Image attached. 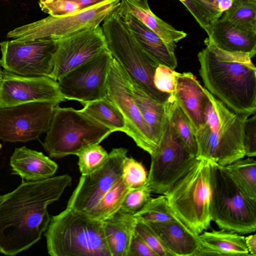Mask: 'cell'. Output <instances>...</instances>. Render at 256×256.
Wrapping results in <instances>:
<instances>
[{
	"label": "cell",
	"instance_id": "cell-41",
	"mask_svg": "<svg viewBox=\"0 0 256 256\" xmlns=\"http://www.w3.org/2000/svg\"><path fill=\"white\" fill-rule=\"evenodd\" d=\"M128 256H158L150 246L135 232L132 239Z\"/></svg>",
	"mask_w": 256,
	"mask_h": 256
},
{
	"label": "cell",
	"instance_id": "cell-6",
	"mask_svg": "<svg viewBox=\"0 0 256 256\" xmlns=\"http://www.w3.org/2000/svg\"><path fill=\"white\" fill-rule=\"evenodd\" d=\"M102 28L107 49L128 76L155 100L168 101L171 95L160 92L154 84L159 64L140 46L116 12L104 20Z\"/></svg>",
	"mask_w": 256,
	"mask_h": 256
},
{
	"label": "cell",
	"instance_id": "cell-16",
	"mask_svg": "<svg viewBox=\"0 0 256 256\" xmlns=\"http://www.w3.org/2000/svg\"><path fill=\"white\" fill-rule=\"evenodd\" d=\"M66 100L58 82L46 76H26L2 70L0 84V108L29 102L60 103Z\"/></svg>",
	"mask_w": 256,
	"mask_h": 256
},
{
	"label": "cell",
	"instance_id": "cell-17",
	"mask_svg": "<svg viewBox=\"0 0 256 256\" xmlns=\"http://www.w3.org/2000/svg\"><path fill=\"white\" fill-rule=\"evenodd\" d=\"M106 48L102 26L57 40L51 78L60 77Z\"/></svg>",
	"mask_w": 256,
	"mask_h": 256
},
{
	"label": "cell",
	"instance_id": "cell-38",
	"mask_svg": "<svg viewBox=\"0 0 256 256\" xmlns=\"http://www.w3.org/2000/svg\"><path fill=\"white\" fill-rule=\"evenodd\" d=\"M134 232L150 246L158 256H170L157 234L148 224L137 220Z\"/></svg>",
	"mask_w": 256,
	"mask_h": 256
},
{
	"label": "cell",
	"instance_id": "cell-35",
	"mask_svg": "<svg viewBox=\"0 0 256 256\" xmlns=\"http://www.w3.org/2000/svg\"><path fill=\"white\" fill-rule=\"evenodd\" d=\"M108 0H40L41 10L50 16H60L80 11Z\"/></svg>",
	"mask_w": 256,
	"mask_h": 256
},
{
	"label": "cell",
	"instance_id": "cell-23",
	"mask_svg": "<svg viewBox=\"0 0 256 256\" xmlns=\"http://www.w3.org/2000/svg\"><path fill=\"white\" fill-rule=\"evenodd\" d=\"M118 14H130L157 34L171 48L187 34L179 30L155 15L150 9L148 0H120Z\"/></svg>",
	"mask_w": 256,
	"mask_h": 256
},
{
	"label": "cell",
	"instance_id": "cell-8",
	"mask_svg": "<svg viewBox=\"0 0 256 256\" xmlns=\"http://www.w3.org/2000/svg\"><path fill=\"white\" fill-rule=\"evenodd\" d=\"M211 166V215L218 227L240 234L256 230V201L248 198L224 166Z\"/></svg>",
	"mask_w": 256,
	"mask_h": 256
},
{
	"label": "cell",
	"instance_id": "cell-30",
	"mask_svg": "<svg viewBox=\"0 0 256 256\" xmlns=\"http://www.w3.org/2000/svg\"><path fill=\"white\" fill-rule=\"evenodd\" d=\"M243 30L256 34V0H232L220 18Z\"/></svg>",
	"mask_w": 256,
	"mask_h": 256
},
{
	"label": "cell",
	"instance_id": "cell-40",
	"mask_svg": "<svg viewBox=\"0 0 256 256\" xmlns=\"http://www.w3.org/2000/svg\"><path fill=\"white\" fill-rule=\"evenodd\" d=\"M243 141L246 156H256V116H254L245 120L243 128Z\"/></svg>",
	"mask_w": 256,
	"mask_h": 256
},
{
	"label": "cell",
	"instance_id": "cell-7",
	"mask_svg": "<svg viewBox=\"0 0 256 256\" xmlns=\"http://www.w3.org/2000/svg\"><path fill=\"white\" fill-rule=\"evenodd\" d=\"M42 144L50 158H60L76 155L82 148L100 144L112 132L72 108L54 109Z\"/></svg>",
	"mask_w": 256,
	"mask_h": 256
},
{
	"label": "cell",
	"instance_id": "cell-12",
	"mask_svg": "<svg viewBox=\"0 0 256 256\" xmlns=\"http://www.w3.org/2000/svg\"><path fill=\"white\" fill-rule=\"evenodd\" d=\"M112 58L106 48L60 77L57 82L64 98L84 104L106 97L107 79Z\"/></svg>",
	"mask_w": 256,
	"mask_h": 256
},
{
	"label": "cell",
	"instance_id": "cell-45",
	"mask_svg": "<svg viewBox=\"0 0 256 256\" xmlns=\"http://www.w3.org/2000/svg\"></svg>",
	"mask_w": 256,
	"mask_h": 256
},
{
	"label": "cell",
	"instance_id": "cell-11",
	"mask_svg": "<svg viewBox=\"0 0 256 256\" xmlns=\"http://www.w3.org/2000/svg\"><path fill=\"white\" fill-rule=\"evenodd\" d=\"M56 46L57 40L53 39L2 42L0 66L18 75L51 78Z\"/></svg>",
	"mask_w": 256,
	"mask_h": 256
},
{
	"label": "cell",
	"instance_id": "cell-21",
	"mask_svg": "<svg viewBox=\"0 0 256 256\" xmlns=\"http://www.w3.org/2000/svg\"><path fill=\"white\" fill-rule=\"evenodd\" d=\"M116 14L146 53L159 64L174 70L178 64L175 50L167 45L157 34L133 16L128 14Z\"/></svg>",
	"mask_w": 256,
	"mask_h": 256
},
{
	"label": "cell",
	"instance_id": "cell-28",
	"mask_svg": "<svg viewBox=\"0 0 256 256\" xmlns=\"http://www.w3.org/2000/svg\"><path fill=\"white\" fill-rule=\"evenodd\" d=\"M130 189L120 176L104 193L88 216L102 222L110 218L120 209Z\"/></svg>",
	"mask_w": 256,
	"mask_h": 256
},
{
	"label": "cell",
	"instance_id": "cell-25",
	"mask_svg": "<svg viewBox=\"0 0 256 256\" xmlns=\"http://www.w3.org/2000/svg\"><path fill=\"white\" fill-rule=\"evenodd\" d=\"M102 222L111 256H128L137 222L134 215L120 210Z\"/></svg>",
	"mask_w": 256,
	"mask_h": 256
},
{
	"label": "cell",
	"instance_id": "cell-3",
	"mask_svg": "<svg viewBox=\"0 0 256 256\" xmlns=\"http://www.w3.org/2000/svg\"><path fill=\"white\" fill-rule=\"evenodd\" d=\"M205 114L203 128L194 134L197 158L226 166L244 158V125L250 115L234 112L210 93Z\"/></svg>",
	"mask_w": 256,
	"mask_h": 256
},
{
	"label": "cell",
	"instance_id": "cell-9",
	"mask_svg": "<svg viewBox=\"0 0 256 256\" xmlns=\"http://www.w3.org/2000/svg\"><path fill=\"white\" fill-rule=\"evenodd\" d=\"M120 0H108L86 9L60 16H49L43 19L15 28L8 38L26 41L37 39L58 40L94 28L114 13Z\"/></svg>",
	"mask_w": 256,
	"mask_h": 256
},
{
	"label": "cell",
	"instance_id": "cell-26",
	"mask_svg": "<svg viewBox=\"0 0 256 256\" xmlns=\"http://www.w3.org/2000/svg\"><path fill=\"white\" fill-rule=\"evenodd\" d=\"M200 248L196 256H252L246 247L245 236L224 230L204 232L198 235Z\"/></svg>",
	"mask_w": 256,
	"mask_h": 256
},
{
	"label": "cell",
	"instance_id": "cell-10",
	"mask_svg": "<svg viewBox=\"0 0 256 256\" xmlns=\"http://www.w3.org/2000/svg\"><path fill=\"white\" fill-rule=\"evenodd\" d=\"M150 156L146 184L152 192L160 194L168 192L198 160L168 118L157 147Z\"/></svg>",
	"mask_w": 256,
	"mask_h": 256
},
{
	"label": "cell",
	"instance_id": "cell-42",
	"mask_svg": "<svg viewBox=\"0 0 256 256\" xmlns=\"http://www.w3.org/2000/svg\"><path fill=\"white\" fill-rule=\"evenodd\" d=\"M248 250L252 256H256V234H253L245 237Z\"/></svg>",
	"mask_w": 256,
	"mask_h": 256
},
{
	"label": "cell",
	"instance_id": "cell-44",
	"mask_svg": "<svg viewBox=\"0 0 256 256\" xmlns=\"http://www.w3.org/2000/svg\"><path fill=\"white\" fill-rule=\"evenodd\" d=\"M2 68L0 66V84L1 82L2 78Z\"/></svg>",
	"mask_w": 256,
	"mask_h": 256
},
{
	"label": "cell",
	"instance_id": "cell-39",
	"mask_svg": "<svg viewBox=\"0 0 256 256\" xmlns=\"http://www.w3.org/2000/svg\"><path fill=\"white\" fill-rule=\"evenodd\" d=\"M175 74L174 70L159 64L155 70L153 79L156 88L160 92L172 96L175 89Z\"/></svg>",
	"mask_w": 256,
	"mask_h": 256
},
{
	"label": "cell",
	"instance_id": "cell-29",
	"mask_svg": "<svg viewBox=\"0 0 256 256\" xmlns=\"http://www.w3.org/2000/svg\"><path fill=\"white\" fill-rule=\"evenodd\" d=\"M240 190L256 201V161L251 157L241 158L224 166Z\"/></svg>",
	"mask_w": 256,
	"mask_h": 256
},
{
	"label": "cell",
	"instance_id": "cell-36",
	"mask_svg": "<svg viewBox=\"0 0 256 256\" xmlns=\"http://www.w3.org/2000/svg\"><path fill=\"white\" fill-rule=\"evenodd\" d=\"M148 176V174L141 162L132 158H126L123 162L121 178L130 188L146 184Z\"/></svg>",
	"mask_w": 256,
	"mask_h": 256
},
{
	"label": "cell",
	"instance_id": "cell-46",
	"mask_svg": "<svg viewBox=\"0 0 256 256\" xmlns=\"http://www.w3.org/2000/svg\"></svg>",
	"mask_w": 256,
	"mask_h": 256
},
{
	"label": "cell",
	"instance_id": "cell-33",
	"mask_svg": "<svg viewBox=\"0 0 256 256\" xmlns=\"http://www.w3.org/2000/svg\"><path fill=\"white\" fill-rule=\"evenodd\" d=\"M134 215L137 220L147 224L178 218L172 210L164 194L152 198L140 211Z\"/></svg>",
	"mask_w": 256,
	"mask_h": 256
},
{
	"label": "cell",
	"instance_id": "cell-4",
	"mask_svg": "<svg viewBox=\"0 0 256 256\" xmlns=\"http://www.w3.org/2000/svg\"><path fill=\"white\" fill-rule=\"evenodd\" d=\"M44 232L51 256H111L102 222L72 208L50 218Z\"/></svg>",
	"mask_w": 256,
	"mask_h": 256
},
{
	"label": "cell",
	"instance_id": "cell-37",
	"mask_svg": "<svg viewBox=\"0 0 256 256\" xmlns=\"http://www.w3.org/2000/svg\"><path fill=\"white\" fill-rule=\"evenodd\" d=\"M152 190L147 184L132 188L128 192L120 210L135 214L152 198Z\"/></svg>",
	"mask_w": 256,
	"mask_h": 256
},
{
	"label": "cell",
	"instance_id": "cell-43",
	"mask_svg": "<svg viewBox=\"0 0 256 256\" xmlns=\"http://www.w3.org/2000/svg\"><path fill=\"white\" fill-rule=\"evenodd\" d=\"M180 1L186 8L188 10L190 9V4L188 0H179Z\"/></svg>",
	"mask_w": 256,
	"mask_h": 256
},
{
	"label": "cell",
	"instance_id": "cell-22",
	"mask_svg": "<svg viewBox=\"0 0 256 256\" xmlns=\"http://www.w3.org/2000/svg\"><path fill=\"white\" fill-rule=\"evenodd\" d=\"M12 174L19 176L22 181H36L53 176L57 164L42 152L26 146L16 148L10 158Z\"/></svg>",
	"mask_w": 256,
	"mask_h": 256
},
{
	"label": "cell",
	"instance_id": "cell-32",
	"mask_svg": "<svg viewBox=\"0 0 256 256\" xmlns=\"http://www.w3.org/2000/svg\"><path fill=\"white\" fill-rule=\"evenodd\" d=\"M167 116L190 152L197 154V144L190 123L171 96L167 102Z\"/></svg>",
	"mask_w": 256,
	"mask_h": 256
},
{
	"label": "cell",
	"instance_id": "cell-27",
	"mask_svg": "<svg viewBox=\"0 0 256 256\" xmlns=\"http://www.w3.org/2000/svg\"><path fill=\"white\" fill-rule=\"evenodd\" d=\"M80 110L111 130L112 132H126L124 118L116 106L106 96L84 104Z\"/></svg>",
	"mask_w": 256,
	"mask_h": 256
},
{
	"label": "cell",
	"instance_id": "cell-24",
	"mask_svg": "<svg viewBox=\"0 0 256 256\" xmlns=\"http://www.w3.org/2000/svg\"><path fill=\"white\" fill-rule=\"evenodd\" d=\"M125 74L134 101L154 142L157 146L167 120L168 101L162 102L155 100Z\"/></svg>",
	"mask_w": 256,
	"mask_h": 256
},
{
	"label": "cell",
	"instance_id": "cell-1",
	"mask_svg": "<svg viewBox=\"0 0 256 256\" xmlns=\"http://www.w3.org/2000/svg\"><path fill=\"white\" fill-rule=\"evenodd\" d=\"M72 182L68 174L22 181L0 196V253L14 256L37 243L50 220L48 205L58 200Z\"/></svg>",
	"mask_w": 256,
	"mask_h": 256
},
{
	"label": "cell",
	"instance_id": "cell-2",
	"mask_svg": "<svg viewBox=\"0 0 256 256\" xmlns=\"http://www.w3.org/2000/svg\"><path fill=\"white\" fill-rule=\"evenodd\" d=\"M198 58L206 88L228 108L252 115L256 110V68L248 54L222 50L206 39Z\"/></svg>",
	"mask_w": 256,
	"mask_h": 256
},
{
	"label": "cell",
	"instance_id": "cell-34",
	"mask_svg": "<svg viewBox=\"0 0 256 256\" xmlns=\"http://www.w3.org/2000/svg\"><path fill=\"white\" fill-rule=\"evenodd\" d=\"M76 156L81 176H85L100 168L106 162L108 153L100 144H94L82 148Z\"/></svg>",
	"mask_w": 256,
	"mask_h": 256
},
{
	"label": "cell",
	"instance_id": "cell-31",
	"mask_svg": "<svg viewBox=\"0 0 256 256\" xmlns=\"http://www.w3.org/2000/svg\"><path fill=\"white\" fill-rule=\"evenodd\" d=\"M188 10L200 27L204 30L218 20L232 4V0H188Z\"/></svg>",
	"mask_w": 256,
	"mask_h": 256
},
{
	"label": "cell",
	"instance_id": "cell-14",
	"mask_svg": "<svg viewBox=\"0 0 256 256\" xmlns=\"http://www.w3.org/2000/svg\"><path fill=\"white\" fill-rule=\"evenodd\" d=\"M118 108L126 124V134L151 156L156 148L134 101L126 76L112 58L106 84V96Z\"/></svg>",
	"mask_w": 256,
	"mask_h": 256
},
{
	"label": "cell",
	"instance_id": "cell-5",
	"mask_svg": "<svg viewBox=\"0 0 256 256\" xmlns=\"http://www.w3.org/2000/svg\"><path fill=\"white\" fill-rule=\"evenodd\" d=\"M211 162L198 159L164 195L174 215L197 235L210 226Z\"/></svg>",
	"mask_w": 256,
	"mask_h": 256
},
{
	"label": "cell",
	"instance_id": "cell-20",
	"mask_svg": "<svg viewBox=\"0 0 256 256\" xmlns=\"http://www.w3.org/2000/svg\"><path fill=\"white\" fill-rule=\"evenodd\" d=\"M148 224L157 234L170 256H196L201 246L198 235L178 218Z\"/></svg>",
	"mask_w": 256,
	"mask_h": 256
},
{
	"label": "cell",
	"instance_id": "cell-15",
	"mask_svg": "<svg viewBox=\"0 0 256 256\" xmlns=\"http://www.w3.org/2000/svg\"><path fill=\"white\" fill-rule=\"evenodd\" d=\"M127 153L125 148H113L100 168L90 174L81 176L66 207L88 215L104 193L121 176Z\"/></svg>",
	"mask_w": 256,
	"mask_h": 256
},
{
	"label": "cell",
	"instance_id": "cell-18",
	"mask_svg": "<svg viewBox=\"0 0 256 256\" xmlns=\"http://www.w3.org/2000/svg\"><path fill=\"white\" fill-rule=\"evenodd\" d=\"M175 78L173 98L189 120L194 134L204 124L206 108L210 99V92L190 72H176Z\"/></svg>",
	"mask_w": 256,
	"mask_h": 256
},
{
	"label": "cell",
	"instance_id": "cell-19",
	"mask_svg": "<svg viewBox=\"0 0 256 256\" xmlns=\"http://www.w3.org/2000/svg\"><path fill=\"white\" fill-rule=\"evenodd\" d=\"M204 30L208 36L206 39L222 50L244 54L251 58L256 54V34L220 18L212 22Z\"/></svg>",
	"mask_w": 256,
	"mask_h": 256
},
{
	"label": "cell",
	"instance_id": "cell-13",
	"mask_svg": "<svg viewBox=\"0 0 256 256\" xmlns=\"http://www.w3.org/2000/svg\"><path fill=\"white\" fill-rule=\"evenodd\" d=\"M58 103L42 102L0 108V140L26 142L38 140L48 130Z\"/></svg>",
	"mask_w": 256,
	"mask_h": 256
}]
</instances>
